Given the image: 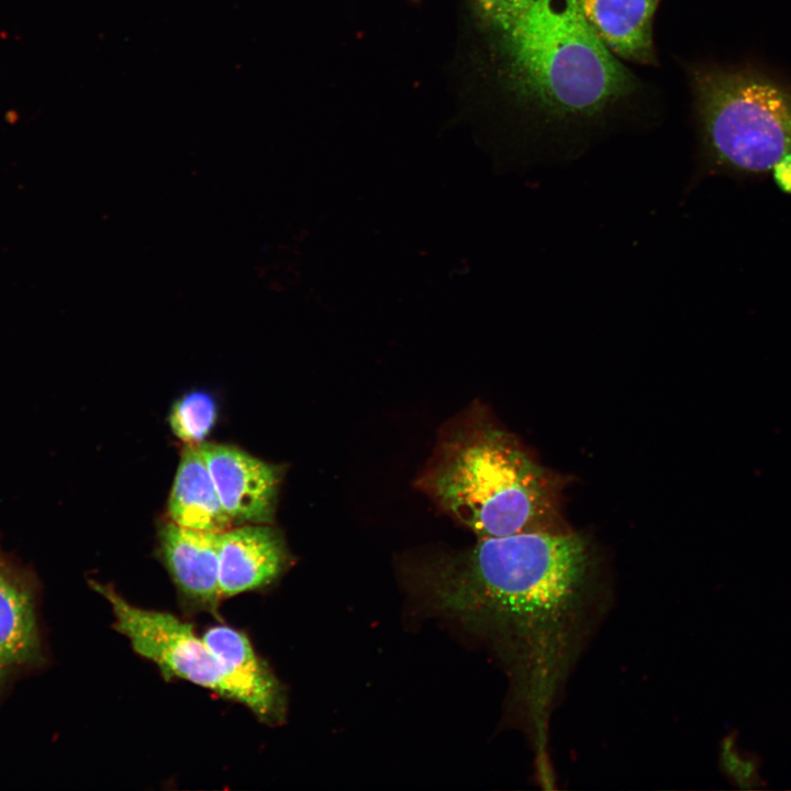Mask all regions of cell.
<instances>
[{
	"instance_id": "6da1fadb",
	"label": "cell",
	"mask_w": 791,
	"mask_h": 791,
	"mask_svg": "<svg viewBox=\"0 0 791 791\" xmlns=\"http://www.w3.org/2000/svg\"><path fill=\"white\" fill-rule=\"evenodd\" d=\"M406 572L425 603L480 633L502 657L539 779L553 781L550 716L608 601L587 539L571 532L478 538Z\"/></svg>"
},
{
	"instance_id": "7a4b0ae2",
	"label": "cell",
	"mask_w": 791,
	"mask_h": 791,
	"mask_svg": "<svg viewBox=\"0 0 791 791\" xmlns=\"http://www.w3.org/2000/svg\"><path fill=\"white\" fill-rule=\"evenodd\" d=\"M415 484L478 538L568 532L545 471L475 409L441 431Z\"/></svg>"
},
{
	"instance_id": "3957f363",
	"label": "cell",
	"mask_w": 791,
	"mask_h": 791,
	"mask_svg": "<svg viewBox=\"0 0 791 791\" xmlns=\"http://www.w3.org/2000/svg\"><path fill=\"white\" fill-rule=\"evenodd\" d=\"M502 35L516 83L557 116H592L634 86L578 0H523Z\"/></svg>"
},
{
	"instance_id": "277c9868",
	"label": "cell",
	"mask_w": 791,
	"mask_h": 791,
	"mask_svg": "<svg viewBox=\"0 0 791 791\" xmlns=\"http://www.w3.org/2000/svg\"><path fill=\"white\" fill-rule=\"evenodd\" d=\"M709 168L761 174L791 153V93L745 71L695 77Z\"/></svg>"
},
{
	"instance_id": "5b68a950",
	"label": "cell",
	"mask_w": 791,
	"mask_h": 791,
	"mask_svg": "<svg viewBox=\"0 0 791 791\" xmlns=\"http://www.w3.org/2000/svg\"><path fill=\"white\" fill-rule=\"evenodd\" d=\"M91 587L108 601L114 628L167 679H182L230 699L216 658L190 623L169 612L134 605L108 584L93 581Z\"/></svg>"
},
{
	"instance_id": "8992f818",
	"label": "cell",
	"mask_w": 791,
	"mask_h": 791,
	"mask_svg": "<svg viewBox=\"0 0 791 791\" xmlns=\"http://www.w3.org/2000/svg\"><path fill=\"white\" fill-rule=\"evenodd\" d=\"M219 499L233 523L270 524L281 468L224 444H199Z\"/></svg>"
},
{
	"instance_id": "52a82bcc",
	"label": "cell",
	"mask_w": 791,
	"mask_h": 791,
	"mask_svg": "<svg viewBox=\"0 0 791 791\" xmlns=\"http://www.w3.org/2000/svg\"><path fill=\"white\" fill-rule=\"evenodd\" d=\"M202 638L216 658L230 700L245 705L265 724H281L286 715L282 686L257 655L247 635L219 624L208 628Z\"/></svg>"
},
{
	"instance_id": "ba28073f",
	"label": "cell",
	"mask_w": 791,
	"mask_h": 791,
	"mask_svg": "<svg viewBox=\"0 0 791 791\" xmlns=\"http://www.w3.org/2000/svg\"><path fill=\"white\" fill-rule=\"evenodd\" d=\"M221 532L166 523L159 532L161 560L185 605L219 616L223 600L219 582Z\"/></svg>"
},
{
	"instance_id": "9c48e42d",
	"label": "cell",
	"mask_w": 791,
	"mask_h": 791,
	"mask_svg": "<svg viewBox=\"0 0 791 791\" xmlns=\"http://www.w3.org/2000/svg\"><path fill=\"white\" fill-rule=\"evenodd\" d=\"M43 660L35 582L0 549V689Z\"/></svg>"
},
{
	"instance_id": "30bf717a",
	"label": "cell",
	"mask_w": 791,
	"mask_h": 791,
	"mask_svg": "<svg viewBox=\"0 0 791 791\" xmlns=\"http://www.w3.org/2000/svg\"><path fill=\"white\" fill-rule=\"evenodd\" d=\"M289 564L285 538L270 524L247 523L221 532L219 582L222 599L270 586Z\"/></svg>"
},
{
	"instance_id": "8fae6325",
	"label": "cell",
	"mask_w": 791,
	"mask_h": 791,
	"mask_svg": "<svg viewBox=\"0 0 791 791\" xmlns=\"http://www.w3.org/2000/svg\"><path fill=\"white\" fill-rule=\"evenodd\" d=\"M659 0H578L602 43L615 55L636 62L653 57V19Z\"/></svg>"
},
{
	"instance_id": "7c38bea8",
	"label": "cell",
	"mask_w": 791,
	"mask_h": 791,
	"mask_svg": "<svg viewBox=\"0 0 791 791\" xmlns=\"http://www.w3.org/2000/svg\"><path fill=\"white\" fill-rule=\"evenodd\" d=\"M168 513L174 523L210 532H224L233 526L225 512L199 445H187L168 499Z\"/></svg>"
},
{
	"instance_id": "4fadbf2b",
	"label": "cell",
	"mask_w": 791,
	"mask_h": 791,
	"mask_svg": "<svg viewBox=\"0 0 791 791\" xmlns=\"http://www.w3.org/2000/svg\"><path fill=\"white\" fill-rule=\"evenodd\" d=\"M216 403L204 391H192L178 399L169 413V425L177 438L187 445H199L216 421Z\"/></svg>"
},
{
	"instance_id": "5bb4252c",
	"label": "cell",
	"mask_w": 791,
	"mask_h": 791,
	"mask_svg": "<svg viewBox=\"0 0 791 791\" xmlns=\"http://www.w3.org/2000/svg\"><path fill=\"white\" fill-rule=\"evenodd\" d=\"M736 742L737 734L732 732L721 743L720 765L723 773L739 789L764 788L765 781L759 772L760 758L756 754L740 751Z\"/></svg>"
},
{
	"instance_id": "9a60e30c",
	"label": "cell",
	"mask_w": 791,
	"mask_h": 791,
	"mask_svg": "<svg viewBox=\"0 0 791 791\" xmlns=\"http://www.w3.org/2000/svg\"><path fill=\"white\" fill-rule=\"evenodd\" d=\"M475 2L481 16L503 34L513 22L523 0H475Z\"/></svg>"
},
{
	"instance_id": "2e32d148",
	"label": "cell",
	"mask_w": 791,
	"mask_h": 791,
	"mask_svg": "<svg viewBox=\"0 0 791 791\" xmlns=\"http://www.w3.org/2000/svg\"><path fill=\"white\" fill-rule=\"evenodd\" d=\"M773 180L779 189L791 194V153L780 158L772 167Z\"/></svg>"
}]
</instances>
